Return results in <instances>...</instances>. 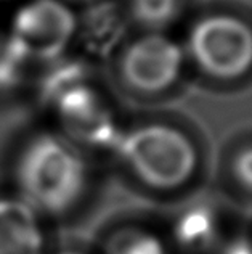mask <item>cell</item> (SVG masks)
<instances>
[{"label":"cell","mask_w":252,"mask_h":254,"mask_svg":"<svg viewBox=\"0 0 252 254\" xmlns=\"http://www.w3.org/2000/svg\"><path fill=\"white\" fill-rule=\"evenodd\" d=\"M21 195L36 212L61 216L76 208L87 189V164L71 140L42 133L26 145L16 166Z\"/></svg>","instance_id":"obj_1"},{"label":"cell","mask_w":252,"mask_h":254,"mask_svg":"<svg viewBox=\"0 0 252 254\" xmlns=\"http://www.w3.org/2000/svg\"><path fill=\"white\" fill-rule=\"evenodd\" d=\"M119 161L137 182L154 190H175L190 182L198 168L191 138L174 126L150 123L119 135Z\"/></svg>","instance_id":"obj_2"},{"label":"cell","mask_w":252,"mask_h":254,"mask_svg":"<svg viewBox=\"0 0 252 254\" xmlns=\"http://www.w3.org/2000/svg\"><path fill=\"white\" fill-rule=\"evenodd\" d=\"M185 55L217 81H233L252 68V29L231 15L200 19L188 32Z\"/></svg>","instance_id":"obj_3"},{"label":"cell","mask_w":252,"mask_h":254,"mask_svg":"<svg viewBox=\"0 0 252 254\" xmlns=\"http://www.w3.org/2000/svg\"><path fill=\"white\" fill-rule=\"evenodd\" d=\"M77 19L59 0H32L13 18L6 45L24 62H53L74 39Z\"/></svg>","instance_id":"obj_4"},{"label":"cell","mask_w":252,"mask_h":254,"mask_svg":"<svg viewBox=\"0 0 252 254\" xmlns=\"http://www.w3.org/2000/svg\"><path fill=\"white\" fill-rule=\"evenodd\" d=\"M185 50L172 37L151 31L137 37L119 57V76L138 95H159L172 89L183 74Z\"/></svg>","instance_id":"obj_5"},{"label":"cell","mask_w":252,"mask_h":254,"mask_svg":"<svg viewBox=\"0 0 252 254\" xmlns=\"http://www.w3.org/2000/svg\"><path fill=\"white\" fill-rule=\"evenodd\" d=\"M68 135L90 146L114 148L119 132L106 100L82 81V76L66 82L49 97ZM71 140V142H72Z\"/></svg>","instance_id":"obj_6"},{"label":"cell","mask_w":252,"mask_h":254,"mask_svg":"<svg viewBox=\"0 0 252 254\" xmlns=\"http://www.w3.org/2000/svg\"><path fill=\"white\" fill-rule=\"evenodd\" d=\"M39 212L21 198H0V254H42Z\"/></svg>","instance_id":"obj_7"},{"label":"cell","mask_w":252,"mask_h":254,"mask_svg":"<svg viewBox=\"0 0 252 254\" xmlns=\"http://www.w3.org/2000/svg\"><path fill=\"white\" fill-rule=\"evenodd\" d=\"M174 237L178 248L185 254H205L217 245V222L209 209H188L177 220Z\"/></svg>","instance_id":"obj_8"},{"label":"cell","mask_w":252,"mask_h":254,"mask_svg":"<svg viewBox=\"0 0 252 254\" xmlns=\"http://www.w3.org/2000/svg\"><path fill=\"white\" fill-rule=\"evenodd\" d=\"M104 254H167L161 238L140 227H122L104 243Z\"/></svg>","instance_id":"obj_9"},{"label":"cell","mask_w":252,"mask_h":254,"mask_svg":"<svg viewBox=\"0 0 252 254\" xmlns=\"http://www.w3.org/2000/svg\"><path fill=\"white\" fill-rule=\"evenodd\" d=\"M132 16L150 29L167 24L177 10V0H129Z\"/></svg>","instance_id":"obj_10"},{"label":"cell","mask_w":252,"mask_h":254,"mask_svg":"<svg viewBox=\"0 0 252 254\" xmlns=\"http://www.w3.org/2000/svg\"><path fill=\"white\" fill-rule=\"evenodd\" d=\"M236 184L252 198V146L238 153L233 163Z\"/></svg>","instance_id":"obj_11"},{"label":"cell","mask_w":252,"mask_h":254,"mask_svg":"<svg viewBox=\"0 0 252 254\" xmlns=\"http://www.w3.org/2000/svg\"><path fill=\"white\" fill-rule=\"evenodd\" d=\"M220 254H252V246L246 242H233L225 246Z\"/></svg>","instance_id":"obj_12"},{"label":"cell","mask_w":252,"mask_h":254,"mask_svg":"<svg viewBox=\"0 0 252 254\" xmlns=\"http://www.w3.org/2000/svg\"><path fill=\"white\" fill-rule=\"evenodd\" d=\"M59 254H82V253H77V251H63V253H59Z\"/></svg>","instance_id":"obj_13"}]
</instances>
